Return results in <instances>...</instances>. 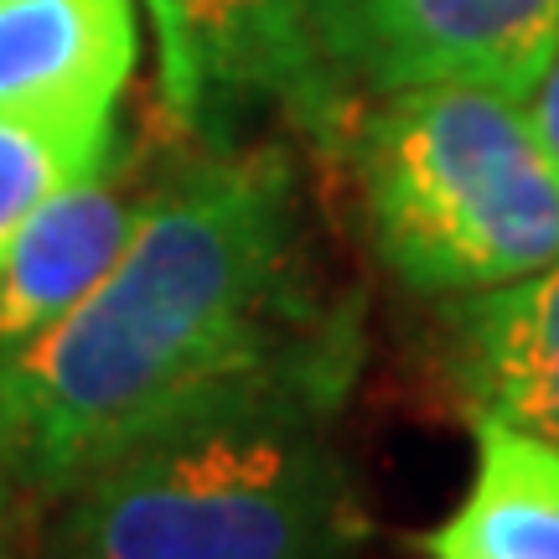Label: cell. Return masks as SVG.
<instances>
[{
    "label": "cell",
    "mask_w": 559,
    "mask_h": 559,
    "mask_svg": "<svg viewBox=\"0 0 559 559\" xmlns=\"http://www.w3.org/2000/svg\"><path fill=\"white\" fill-rule=\"evenodd\" d=\"M353 368V326L311 290L290 160L234 151L151 192L115 270L0 353V456L47 508L228 389Z\"/></svg>",
    "instance_id": "obj_1"
},
{
    "label": "cell",
    "mask_w": 559,
    "mask_h": 559,
    "mask_svg": "<svg viewBox=\"0 0 559 559\" xmlns=\"http://www.w3.org/2000/svg\"><path fill=\"white\" fill-rule=\"evenodd\" d=\"M347 389L275 373L187 409L52 502L32 559H358L373 523L332 440Z\"/></svg>",
    "instance_id": "obj_2"
},
{
    "label": "cell",
    "mask_w": 559,
    "mask_h": 559,
    "mask_svg": "<svg viewBox=\"0 0 559 559\" xmlns=\"http://www.w3.org/2000/svg\"><path fill=\"white\" fill-rule=\"evenodd\" d=\"M368 234L419 296H477L559 260V171L513 94L419 83L353 135Z\"/></svg>",
    "instance_id": "obj_3"
},
{
    "label": "cell",
    "mask_w": 559,
    "mask_h": 559,
    "mask_svg": "<svg viewBox=\"0 0 559 559\" xmlns=\"http://www.w3.org/2000/svg\"><path fill=\"white\" fill-rule=\"evenodd\" d=\"M156 26L160 109L177 130H218L275 99L306 130H342V88L306 0H145Z\"/></svg>",
    "instance_id": "obj_4"
},
{
    "label": "cell",
    "mask_w": 559,
    "mask_h": 559,
    "mask_svg": "<svg viewBox=\"0 0 559 559\" xmlns=\"http://www.w3.org/2000/svg\"><path fill=\"white\" fill-rule=\"evenodd\" d=\"M332 73L379 94L481 83L519 99L559 37V0H306Z\"/></svg>",
    "instance_id": "obj_5"
},
{
    "label": "cell",
    "mask_w": 559,
    "mask_h": 559,
    "mask_svg": "<svg viewBox=\"0 0 559 559\" xmlns=\"http://www.w3.org/2000/svg\"><path fill=\"white\" fill-rule=\"evenodd\" d=\"M135 52V0H0V115L109 124Z\"/></svg>",
    "instance_id": "obj_6"
},
{
    "label": "cell",
    "mask_w": 559,
    "mask_h": 559,
    "mask_svg": "<svg viewBox=\"0 0 559 559\" xmlns=\"http://www.w3.org/2000/svg\"><path fill=\"white\" fill-rule=\"evenodd\" d=\"M445 373L472 409L559 445V260L445 306Z\"/></svg>",
    "instance_id": "obj_7"
},
{
    "label": "cell",
    "mask_w": 559,
    "mask_h": 559,
    "mask_svg": "<svg viewBox=\"0 0 559 559\" xmlns=\"http://www.w3.org/2000/svg\"><path fill=\"white\" fill-rule=\"evenodd\" d=\"M151 192L88 171L41 202L0 264V353L47 332L99 285L135 234Z\"/></svg>",
    "instance_id": "obj_8"
},
{
    "label": "cell",
    "mask_w": 559,
    "mask_h": 559,
    "mask_svg": "<svg viewBox=\"0 0 559 559\" xmlns=\"http://www.w3.org/2000/svg\"><path fill=\"white\" fill-rule=\"evenodd\" d=\"M472 481L415 534L425 559H559V445L513 419L472 409Z\"/></svg>",
    "instance_id": "obj_9"
},
{
    "label": "cell",
    "mask_w": 559,
    "mask_h": 559,
    "mask_svg": "<svg viewBox=\"0 0 559 559\" xmlns=\"http://www.w3.org/2000/svg\"><path fill=\"white\" fill-rule=\"evenodd\" d=\"M109 160V124H41L0 115V264L41 202Z\"/></svg>",
    "instance_id": "obj_10"
},
{
    "label": "cell",
    "mask_w": 559,
    "mask_h": 559,
    "mask_svg": "<svg viewBox=\"0 0 559 559\" xmlns=\"http://www.w3.org/2000/svg\"><path fill=\"white\" fill-rule=\"evenodd\" d=\"M519 109H523V120H528V130H534V140L544 145V156L555 160V171H559V37L549 47V58L539 62V73L519 94Z\"/></svg>",
    "instance_id": "obj_11"
},
{
    "label": "cell",
    "mask_w": 559,
    "mask_h": 559,
    "mask_svg": "<svg viewBox=\"0 0 559 559\" xmlns=\"http://www.w3.org/2000/svg\"><path fill=\"white\" fill-rule=\"evenodd\" d=\"M41 502L21 487V477L0 456V559H32V513Z\"/></svg>",
    "instance_id": "obj_12"
}]
</instances>
